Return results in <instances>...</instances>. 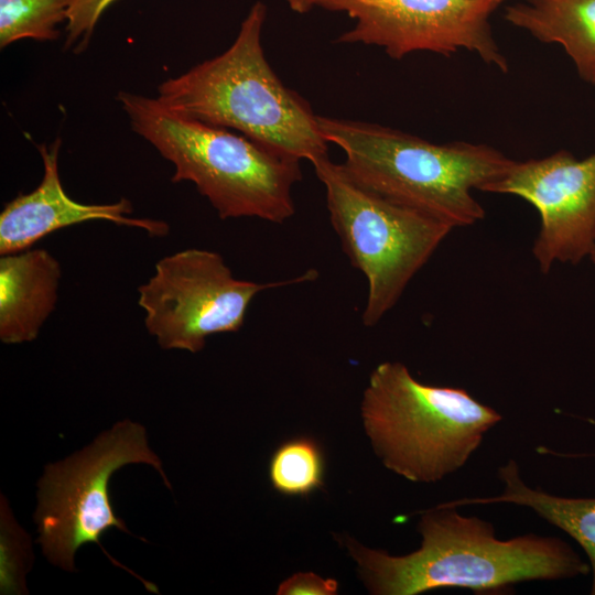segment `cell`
Instances as JSON below:
<instances>
[{"label":"cell","instance_id":"cell-4","mask_svg":"<svg viewBox=\"0 0 595 595\" xmlns=\"http://www.w3.org/2000/svg\"><path fill=\"white\" fill-rule=\"evenodd\" d=\"M117 99L132 129L173 163L172 182H192L219 218L281 224L295 213L292 188L302 178L299 160L176 113L156 98L119 91Z\"/></svg>","mask_w":595,"mask_h":595},{"label":"cell","instance_id":"cell-12","mask_svg":"<svg viewBox=\"0 0 595 595\" xmlns=\"http://www.w3.org/2000/svg\"><path fill=\"white\" fill-rule=\"evenodd\" d=\"M62 279L60 262L45 249L0 258V339L34 340L54 311Z\"/></svg>","mask_w":595,"mask_h":595},{"label":"cell","instance_id":"cell-20","mask_svg":"<svg viewBox=\"0 0 595 595\" xmlns=\"http://www.w3.org/2000/svg\"><path fill=\"white\" fill-rule=\"evenodd\" d=\"M290 8L298 13H305L313 6H317L318 0H286Z\"/></svg>","mask_w":595,"mask_h":595},{"label":"cell","instance_id":"cell-14","mask_svg":"<svg viewBox=\"0 0 595 595\" xmlns=\"http://www.w3.org/2000/svg\"><path fill=\"white\" fill-rule=\"evenodd\" d=\"M498 478L504 489L497 496L463 498L442 504L457 508L507 502L530 508L545 521L565 531L583 548L593 575L591 593L595 595V498H566L533 489L524 484L513 459L498 468Z\"/></svg>","mask_w":595,"mask_h":595},{"label":"cell","instance_id":"cell-6","mask_svg":"<svg viewBox=\"0 0 595 595\" xmlns=\"http://www.w3.org/2000/svg\"><path fill=\"white\" fill-rule=\"evenodd\" d=\"M312 164L343 251L367 281L363 324L375 326L453 228L365 187L328 155Z\"/></svg>","mask_w":595,"mask_h":595},{"label":"cell","instance_id":"cell-8","mask_svg":"<svg viewBox=\"0 0 595 595\" xmlns=\"http://www.w3.org/2000/svg\"><path fill=\"white\" fill-rule=\"evenodd\" d=\"M316 271L284 281L237 279L223 257L190 248L160 259L153 275L138 288L144 325L163 349L201 351L207 337L238 332L261 291L314 280Z\"/></svg>","mask_w":595,"mask_h":595},{"label":"cell","instance_id":"cell-17","mask_svg":"<svg viewBox=\"0 0 595 595\" xmlns=\"http://www.w3.org/2000/svg\"><path fill=\"white\" fill-rule=\"evenodd\" d=\"M32 566L28 534L15 522L7 501L1 498V594L28 593L25 575Z\"/></svg>","mask_w":595,"mask_h":595},{"label":"cell","instance_id":"cell-19","mask_svg":"<svg viewBox=\"0 0 595 595\" xmlns=\"http://www.w3.org/2000/svg\"><path fill=\"white\" fill-rule=\"evenodd\" d=\"M338 583L313 572H299L284 580L278 587V595H335Z\"/></svg>","mask_w":595,"mask_h":595},{"label":"cell","instance_id":"cell-16","mask_svg":"<svg viewBox=\"0 0 595 595\" xmlns=\"http://www.w3.org/2000/svg\"><path fill=\"white\" fill-rule=\"evenodd\" d=\"M72 0H0V47L23 39L53 41Z\"/></svg>","mask_w":595,"mask_h":595},{"label":"cell","instance_id":"cell-13","mask_svg":"<svg viewBox=\"0 0 595 595\" xmlns=\"http://www.w3.org/2000/svg\"><path fill=\"white\" fill-rule=\"evenodd\" d=\"M505 20L544 44H556L582 80L595 86V0H520Z\"/></svg>","mask_w":595,"mask_h":595},{"label":"cell","instance_id":"cell-2","mask_svg":"<svg viewBox=\"0 0 595 595\" xmlns=\"http://www.w3.org/2000/svg\"><path fill=\"white\" fill-rule=\"evenodd\" d=\"M267 8L256 2L234 43L220 55L158 87L166 108L202 122L235 129L285 156L311 163L328 155L310 104L285 86L261 42Z\"/></svg>","mask_w":595,"mask_h":595},{"label":"cell","instance_id":"cell-11","mask_svg":"<svg viewBox=\"0 0 595 595\" xmlns=\"http://www.w3.org/2000/svg\"><path fill=\"white\" fill-rule=\"evenodd\" d=\"M61 139L39 145L44 174L36 188L8 202L0 214V256L30 249L55 230L86 223L105 220L144 230L151 237H164L170 226L162 220L133 218L127 198L107 204H84L64 191L58 173Z\"/></svg>","mask_w":595,"mask_h":595},{"label":"cell","instance_id":"cell-10","mask_svg":"<svg viewBox=\"0 0 595 595\" xmlns=\"http://www.w3.org/2000/svg\"><path fill=\"white\" fill-rule=\"evenodd\" d=\"M484 192L516 195L540 215L532 253L543 273L555 262L577 263L595 245V151L584 159L567 150L516 161Z\"/></svg>","mask_w":595,"mask_h":595},{"label":"cell","instance_id":"cell-21","mask_svg":"<svg viewBox=\"0 0 595 595\" xmlns=\"http://www.w3.org/2000/svg\"><path fill=\"white\" fill-rule=\"evenodd\" d=\"M589 257H591L592 261L595 263V245H594V247H593V249H592V251L589 253Z\"/></svg>","mask_w":595,"mask_h":595},{"label":"cell","instance_id":"cell-15","mask_svg":"<svg viewBox=\"0 0 595 595\" xmlns=\"http://www.w3.org/2000/svg\"><path fill=\"white\" fill-rule=\"evenodd\" d=\"M325 463L318 443L302 436L283 442L272 454L269 479L285 496H307L324 484Z\"/></svg>","mask_w":595,"mask_h":595},{"label":"cell","instance_id":"cell-1","mask_svg":"<svg viewBox=\"0 0 595 595\" xmlns=\"http://www.w3.org/2000/svg\"><path fill=\"white\" fill-rule=\"evenodd\" d=\"M418 531L420 548L404 555L342 538L369 593L416 595L444 587L484 593L591 571L588 563L559 538L529 533L501 540L490 522L463 516L456 507L443 504L421 512Z\"/></svg>","mask_w":595,"mask_h":595},{"label":"cell","instance_id":"cell-5","mask_svg":"<svg viewBox=\"0 0 595 595\" xmlns=\"http://www.w3.org/2000/svg\"><path fill=\"white\" fill-rule=\"evenodd\" d=\"M360 413L385 467L425 484L461 469L502 420L463 388L418 381L400 361H385L372 370Z\"/></svg>","mask_w":595,"mask_h":595},{"label":"cell","instance_id":"cell-18","mask_svg":"<svg viewBox=\"0 0 595 595\" xmlns=\"http://www.w3.org/2000/svg\"><path fill=\"white\" fill-rule=\"evenodd\" d=\"M116 0H72L66 21L65 46L74 52L84 51L105 10Z\"/></svg>","mask_w":595,"mask_h":595},{"label":"cell","instance_id":"cell-9","mask_svg":"<svg viewBox=\"0 0 595 595\" xmlns=\"http://www.w3.org/2000/svg\"><path fill=\"white\" fill-rule=\"evenodd\" d=\"M505 0H318L317 6L356 20L339 43L382 47L394 60L426 51L451 56L461 50L501 73L509 63L490 15Z\"/></svg>","mask_w":595,"mask_h":595},{"label":"cell","instance_id":"cell-3","mask_svg":"<svg viewBox=\"0 0 595 595\" xmlns=\"http://www.w3.org/2000/svg\"><path fill=\"white\" fill-rule=\"evenodd\" d=\"M317 123L344 152L343 165L355 181L452 228L484 219L473 192H484L516 162L484 143H434L378 123L322 116Z\"/></svg>","mask_w":595,"mask_h":595},{"label":"cell","instance_id":"cell-7","mask_svg":"<svg viewBox=\"0 0 595 595\" xmlns=\"http://www.w3.org/2000/svg\"><path fill=\"white\" fill-rule=\"evenodd\" d=\"M138 463L155 468L171 488L161 459L149 446L145 429L125 420L99 434L85 448L45 467L37 485L34 521L37 542L51 564L74 572L77 550L84 544L96 543L115 565L158 593L155 585L112 559L99 542L111 528L130 533L115 513L109 483L116 470Z\"/></svg>","mask_w":595,"mask_h":595}]
</instances>
